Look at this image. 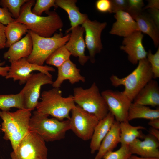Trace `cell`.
<instances>
[{
	"label": "cell",
	"instance_id": "1",
	"mask_svg": "<svg viewBox=\"0 0 159 159\" xmlns=\"http://www.w3.org/2000/svg\"><path fill=\"white\" fill-rule=\"evenodd\" d=\"M34 0H28L22 6L20 15L15 21L26 25L29 29L41 37H50L63 26L62 19L55 11H49L46 16H39L32 12Z\"/></svg>",
	"mask_w": 159,
	"mask_h": 159
},
{
	"label": "cell",
	"instance_id": "2",
	"mask_svg": "<svg viewBox=\"0 0 159 159\" xmlns=\"http://www.w3.org/2000/svg\"><path fill=\"white\" fill-rule=\"evenodd\" d=\"M31 112L25 109H19L14 112L0 111V117L3 121L1 130L4 132L3 138L10 141L13 151L30 131Z\"/></svg>",
	"mask_w": 159,
	"mask_h": 159
},
{
	"label": "cell",
	"instance_id": "3",
	"mask_svg": "<svg viewBox=\"0 0 159 159\" xmlns=\"http://www.w3.org/2000/svg\"><path fill=\"white\" fill-rule=\"evenodd\" d=\"M76 106L73 95L63 97L59 88L53 87L42 92L41 100L36 108L42 115L63 120L70 119L69 113Z\"/></svg>",
	"mask_w": 159,
	"mask_h": 159
},
{
	"label": "cell",
	"instance_id": "4",
	"mask_svg": "<svg viewBox=\"0 0 159 159\" xmlns=\"http://www.w3.org/2000/svg\"><path fill=\"white\" fill-rule=\"evenodd\" d=\"M136 68L127 76L120 78L113 74L110 78L112 85L117 87L122 85L123 93L132 102L139 91L153 79L150 64L147 58L139 61Z\"/></svg>",
	"mask_w": 159,
	"mask_h": 159
},
{
	"label": "cell",
	"instance_id": "5",
	"mask_svg": "<svg viewBox=\"0 0 159 159\" xmlns=\"http://www.w3.org/2000/svg\"><path fill=\"white\" fill-rule=\"evenodd\" d=\"M42 115L37 110L30 118V131L41 137L45 142H53L63 139L67 132L70 130L69 120H60Z\"/></svg>",
	"mask_w": 159,
	"mask_h": 159
},
{
	"label": "cell",
	"instance_id": "6",
	"mask_svg": "<svg viewBox=\"0 0 159 159\" xmlns=\"http://www.w3.org/2000/svg\"><path fill=\"white\" fill-rule=\"evenodd\" d=\"M73 96L77 105L95 115L99 120L105 117L109 112L105 100L95 82L88 88H74Z\"/></svg>",
	"mask_w": 159,
	"mask_h": 159
},
{
	"label": "cell",
	"instance_id": "7",
	"mask_svg": "<svg viewBox=\"0 0 159 159\" xmlns=\"http://www.w3.org/2000/svg\"><path fill=\"white\" fill-rule=\"evenodd\" d=\"M32 41V52L26 58L30 63L43 66L49 57L69 40L70 34L63 36L61 33H55L50 37L39 36L29 30Z\"/></svg>",
	"mask_w": 159,
	"mask_h": 159
},
{
	"label": "cell",
	"instance_id": "8",
	"mask_svg": "<svg viewBox=\"0 0 159 159\" xmlns=\"http://www.w3.org/2000/svg\"><path fill=\"white\" fill-rule=\"evenodd\" d=\"M47 154L45 141L37 134L30 131L10 156L11 159H47Z\"/></svg>",
	"mask_w": 159,
	"mask_h": 159
},
{
	"label": "cell",
	"instance_id": "9",
	"mask_svg": "<svg viewBox=\"0 0 159 159\" xmlns=\"http://www.w3.org/2000/svg\"><path fill=\"white\" fill-rule=\"evenodd\" d=\"M71 112L69 120L70 130L84 141L90 140L99 120L77 105Z\"/></svg>",
	"mask_w": 159,
	"mask_h": 159
},
{
	"label": "cell",
	"instance_id": "10",
	"mask_svg": "<svg viewBox=\"0 0 159 159\" xmlns=\"http://www.w3.org/2000/svg\"><path fill=\"white\" fill-rule=\"evenodd\" d=\"M52 76L39 72L33 74L20 92L23 96L25 109L32 111L36 107L42 87L47 84H52Z\"/></svg>",
	"mask_w": 159,
	"mask_h": 159
},
{
	"label": "cell",
	"instance_id": "11",
	"mask_svg": "<svg viewBox=\"0 0 159 159\" xmlns=\"http://www.w3.org/2000/svg\"><path fill=\"white\" fill-rule=\"evenodd\" d=\"M101 93L115 120L120 122L127 121L128 111L132 102L123 91L107 89Z\"/></svg>",
	"mask_w": 159,
	"mask_h": 159
},
{
	"label": "cell",
	"instance_id": "12",
	"mask_svg": "<svg viewBox=\"0 0 159 159\" xmlns=\"http://www.w3.org/2000/svg\"><path fill=\"white\" fill-rule=\"evenodd\" d=\"M9 69L6 79H12L14 81L19 80L20 85L26 83L32 75V72L37 71L52 76L50 72L55 71L54 68L47 65L39 66L28 62L26 58H24L11 62Z\"/></svg>",
	"mask_w": 159,
	"mask_h": 159
},
{
	"label": "cell",
	"instance_id": "13",
	"mask_svg": "<svg viewBox=\"0 0 159 159\" xmlns=\"http://www.w3.org/2000/svg\"><path fill=\"white\" fill-rule=\"evenodd\" d=\"M107 25L106 22L92 21L88 18L82 25L85 33V41L89 52V59L92 63L95 62L96 55L103 49L101 35Z\"/></svg>",
	"mask_w": 159,
	"mask_h": 159
},
{
	"label": "cell",
	"instance_id": "14",
	"mask_svg": "<svg viewBox=\"0 0 159 159\" xmlns=\"http://www.w3.org/2000/svg\"><path fill=\"white\" fill-rule=\"evenodd\" d=\"M143 37L142 32L136 31L124 38L122 45L120 47V49L127 54L129 61L133 64L146 58L147 52L143 44Z\"/></svg>",
	"mask_w": 159,
	"mask_h": 159
},
{
	"label": "cell",
	"instance_id": "15",
	"mask_svg": "<svg viewBox=\"0 0 159 159\" xmlns=\"http://www.w3.org/2000/svg\"><path fill=\"white\" fill-rule=\"evenodd\" d=\"M71 31L69 40L64 46L71 55L78 57L80 64L84 65L89 59V56L85 54L86 46L83 37L84 29L82 26H78Z\"/></svg>",
	"mask_w": 159,
	"mask_h": 159
},
{
	"label": "cell",
	"instance_id": "16",
	"mask_svg": "<svg viewBox=\"0 0 159 159\" xmlns=\"http://www.w3.org/2000/svg\"><path fill=\"white\" fill-rule=\"evenodd\" d=\"M143 138V140L137 138L128 145L132 155L159 158V141L150 134L145 135Z\"/></svg>",
	"mask_w": 159,
	"mask_h": 159
},
{
	"label": "cell",
	"instance_id": "17",
	"mask_svg": "<svg viewBox=\"0 0 159 159\" xmlns=\"http://www.w3.org/2000/svg\"><path fill=\"white\" fill-rule=\"evenodd\" d=\"M115 14L116 21L113 24L110 34L124 38L139 31L136 21L128 12L119 11Z\"/></svg>",
	"mask_w": 159,
	"mask_h": 159
},
{
	"label": "cell",
	"instance_id": "18",
	"mask_svg": "<svg viewBox=\"0 0 159 159\" xmlns=\"http://www.w3.org/2000/svg\"><path fill=\"white\" fill-rule=\"evenodd\" d=\"M57 76L52 84L53 87L60 88L65 80H69L71 84L81 81L84 82L85 78L82 76L80 69L70 59L57 68Z\"/></svg>",
	"mask_w": 159,
	"mask_h": 159
},
{
	"label": "cell",
	"instance_id": "19",
	"mask_svg": "<svg viewBox=\"0 0 159 159\" xmlns=\"http://www.w3.org/2000/svg\"><path fill=\"white\" fill-rule=\"evenodd\" d=\"M32 47V37L28 32L24 37L9 47L4 53L3 57L9 59L10 63L22 58H27L31 54Z\"/></svg>",
	"mask_w": 159,
	"mask_h": 159
},
{
	"label": "cell",
	"instance_id": "20",
	"mask_svg": "<svg viewBox=\"0 0 159 159\" xmlns=\"http://www.w3.org/2000/svg\"><path fill=\"white\" fill-rule=\"evenodd\" d=\"M133 103L155 107L159 105V87L154 79L150 81L138 92Z\"/></svg>",
	"mask_w": 159,
	"mask_h": 159
},
{
	"label": "cell",
	"instance_id": "21",
	"mask_svg": "<svg viewBox=\"0 0 159 159\" xmlns=\"http://www.w3.org/2000/svg\"><path fill=\"white\" fill-rule=\"evenodd\" d=\"M115 120L114 116L109 112L105 117L99 120L94 128L90 139L91 153L94 154L98 150L102 141L115 121Z\"/></svg>",
	"mask_w": 159,
	"mask_h": 159
},
{
	"label": "cell",
	"instance_id": "22",
	"mask_svg": "<svg viewBox=\"0 0 159 159\" xmlns=\"http://www.w3.org/2000/svg\"><path fill=\"white\" fill-rule=\"evenodd\" d=\"M76 0H55L57 7L63 9L68 15L71 27L67 31L68 33L74 28L82 25L88 19L86 14L81 13L76 5Z\"/></svg>",
	"mask_w": 159,
	"mask_h": 159
},
{
	"label": "cell",
	"instance_id": "23",
	"mask_svg": "<svg viewBox=\"0 0 159 159\" xmlns=\"http://www.w3.org/2000/svg\"><path fill=\"white\" fill-rule=\"evenodd\" d=\"M120 122L115 120L102 141L95 159H102L104 155L113 150L120 143Z\"/></svg>",
	"mask_w": 159,
	"mask_h": 159
},
{
	"label": "cell",
	"instance_id": "24",
	"mask_svg": "<svg viewBox=\"0 0 159 159\" xmlns=\"http://www.w3.org/2000/svg\"><path fill=\"white\" fill-rule=\"evenodd\" d=\"M132 17L137 23L139 31L148 35L155 47H157L159 44V27L148 14L143 12Z\"/></svg>",
	"mask_w": 159,
	"mask_h": 159
},
{
	"label": "cell",
	"instance_id": "25",
	"mask_svg": "<svg viewBox=\"0 0 159 159\" xmlns=\"http://www.w3.org/2000/svg\"><path fill=\"white\" fill-rule=\"evenodd\" d=\"M129 122L126 121L120 123L121 146H128L136 139L143 138L145 135L140 130H145V127L140 125H132Z\"/></svg>",
	"mask_w": 159,
	"mask_h": 159
},
{
	"label": "cell",
	"instance_id": "26",
	"mask_svg": "<svg viewBox=\"0 0 159 159\" xmlns=\"http://www.w3.org/2000/svg\"><path fill=\"white\" fill-rule=\"evenodd\" d=\"M159 118V109H152L148 106L132 102L129 110L127 121L138 118L150 120Z\"/></svg>",
	"mask_w": 159,
	"mask_h": 159
},
{
	"label": "cell",
	"instance_id": "27",
	"mask_svg": "<svg viewBox=\"0 0 159 159\" xmlns=\"http://www.w3.org/2000/svg\"><path fill=\"white\" fill-rule=\"evenodd\" d=\"M28 31L27 27L24 24L15 21L8 24L5 29L6 38L5 47H9L20 40L22 36Z\"/></svg>",
	"mask_w": 159,
	"mask_h": 159
},
{
	"label": "cell",
	"instance_id": "28",
	"mask_svg": "<svg viewBox=\"0 0 159 159\" xmlns=\"http://www.w3.org/2000/svg\"><path fill=\"white\" fill-rule=\"evenodd\" d=\"M12 107L25 109L22 94L20 92L14 94L0 95V109L1 111H9Z\"/></svg>",
	"mask_w": 159,
	"mask_h": 159
},
{
	"label": "cell",
	"instance_id": "29",
	"mask_svg": "<svg viewBox=\"0 0 159 159\" xmlns=\"http://www.w3.org/2000/svg\"><path fill=\"white\" fill-rule=\"evenodd\" d=\"M70 53L62 46L53 52L47 58L45 62L48 64L58 68L66 61L70 59Z\"/></svg>",
	"mask_w": 159,
	"mask_h": 159
},
{
	"label": "cell",
	"instance_id": "30",
	"mask_svg": "<svg viewBox=\"0 0 159 159\" xmlns=\"http://www.w3.org/2000/svg\"><path fill=\"white\" fill-rule=\"evenodd\" d=\"M28 0H1L0 5L6 8L15 19L19 17L21 8Z\"/></svg>",
	"mask_w": 159,
	"mask_h": 159
},
{
	"label": "cell",
	"instance_id": "31",
	"mask_svg": "<svg viewBox=\"0 0 159 159\" xmlns=\"http://www.w3.org/2000/svg\"><path fill=\"white\" fill-rule=\"evenodd\" d=\"M55 2V0H37L32 12L35 15L41 16L43 12L46 13L49 12L51 7H57Z\"/></svg>",
	"mask_w": 159,
	"mask_h": 159
},
{
	"label": "cell",
	"instance_id": "32",
	"mask_svg": "<svg viewBox=\"0 0 159 159\" xmlns=\"http://www.w3.org/2000/svg\"><path fill=\"white\" fill-rule=\"evenodd\" d=\"M132 155L128 146L123 145L115 151H110L105 154L103 159H129Z\"/></svg>",
	"mask_w": 159,
	"mask_h": 159
},
{
	"label": "cell",
	"instance_id": "33",
	"mask_svg": "<svg viewBox=\"0 0 159 159\" xmlns=\"http://www.w3.org/2000/svg\"><path fill=\"white\" fill-rule=\"evenodd\" d=\"M146 58L149 62L153 74V78L159 77V47L155 53L153 54L150 49L148 52Z\"/></svg>",
	"mask_w": 159,
	"mask_h": 159
},
{
	"label": "cell",
	"instance_id": "34",
	"mask_svg": "<svg viewBox=\"0 0 159 159\" xmlns=\"http://www.w3.org/2000/svg\"><path fill=\"white\" fill-rule=\"evenodd\" d=\"M144 4L143 0H127L126 11L132 16L143 12Z\"/></svg>",
	"mask_w": 159,
	"mask_h": 159
},
{
	"label": "cell",
	"instance_id": "35",
	"mask_svg": "<svg viewBox=\"0 0 159 159\" xmlns=\"http://www.w3.org/2000/svg\"><path fill=\"white\" fill-rule=\"evenodd\" d=\"M95 7L96 10L100 12L112 13L111 0H97L95 3Z\"/></svg>",
	"mask_w": 159,
	"mask_h": 159
},
{
	"label": "cell",
	"instance_id": "36",
	"mask_svg": "<svg viewBox=\"0 0 159 159\" xmlns=\"http://www.w3.org/2000/svg\"><path fill=\"white\" fill-rule=\"evenodd\" d=\"M15 21L8 9L5 7H0V23L7 25Z\"/></svg>",
	"mask_w": 159,
	"mask_h": 159
},
{
	"label": "cell",
	"instance_id": "37",
	"mask_svg": "<svg viewBox=\"0 0 159 159\" xmlns=\"http://www.w3.org/2000/svg\"><path fill=\"white\" fill-rule=\"evenodd\" d=\"M112 13L119 11H126L127 0H112Z\"/></svg>",
	"mask_w": 159,
	"mask_h": 159
},
{
	"label": "cell",
	"instance_id": "38",
	"mask_svg": "<svg viewBox=\"0 0 159 159\" xmlns=\"http://www.w3.org/2000/svg\"><path fill=\"white\" fill-rule=\"evenodd\" d=\"M148 14L156 25L159 27V10L155 8L148 9Z\"/></svg>",
	"mask_w": 159,
	"mask_h": 159
},
{
	"label": "cell",
	"instance_id": "39",
	"mask_svg": "<svg viewBox=\"0 0 159 159\" xmlns=\"http://www.w3.org/2000/svg\"><path fill=\"white\" fill-rule=\"evenodd\" d=\"M5 26L0 23V49L5 47L6 38L5 34Z\"/></svg>",
	"mask_w": 159,
	"mask_h": 159
},
{
	"label": "cell",
	"instance_id": "40",
	"mask_svg": "<svg viewBox=\"0 0 159 159\" xmlns=\"http://www.w3.org/2000/svg\"><path fill=\"white\" fill-rule=\"evenodd\" d=\"M148 1V4L143 8V9L152 8L159 9V0H149Z\"/></svg>",
	"mask_w": 159,
	"mask_h": 159
},
{
	"label": "cell",
	"instance_id": "41",
	"mask_svg": "<svg viewBox=\"0 0 159 159\" xmlns=\"http://www.w3.org/2000/svg\"><path fill=\"white\" fill-rule=\"evenodd\" d=\"M5 63L4 62H0V76L5 77L6 76L10 68V67H2Z\"/></svg>",
	"mask_w": 159,
	"mask_h": 159
},
{
	"label": "cell",
	"instance_id": "42",
	"mask_svg": "<svg viewBox=\"0 0 159 159\" xmlns=\"http://www.w3.org/2000/svg\"><path fill=\"white\" fill-rule=\"evenodd\" d=\"M148 125L151 127L159 129V118L150 120Z\"/></svg>",
	"mask_w": 159,
	"mask_h": 159
},
{
	"label": "cell",
	"instance_id": "43",
	"mask_svg": "<svg viewBox=\"0 0 159 159\" xmlns=\"http://www.w3.org/2000/svg\"><path fill=\"white\" fill-rule=\"evenodd\" d=\"M149 134L159 141V131L158 130L151 127L149 130Z\"/></svg>",
	"mask_w": 159,
	"mask_h": 159
},
{
	"label": "cell",
	"instance_id": "44",
	"mask_svg": "<svg viewBox=\"0 0 159 159\" xmlns=\"http://www.w3.org/2000/svg\"><path fill=\"white\" fill-rule=\"evenodd\" d=\"M129 159H159V158L142 157L131 155Z\"/></svg>",
	"mask_w": 159,
	"mask_h": 159
}]
</instances>
